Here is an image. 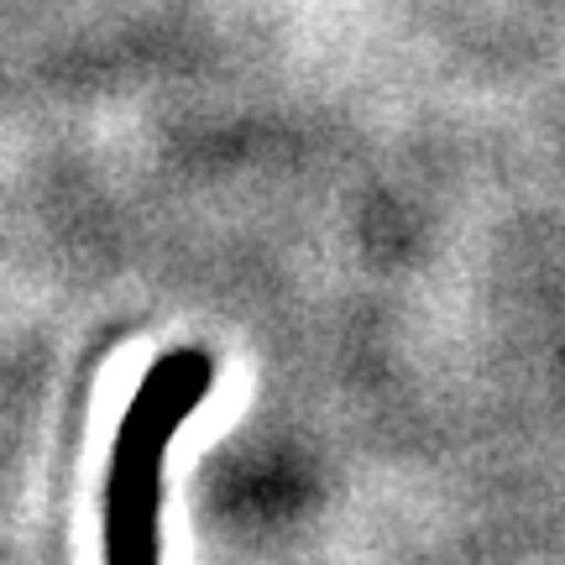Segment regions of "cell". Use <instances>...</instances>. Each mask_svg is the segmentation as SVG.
Masks as SVG:
<instances>
[{
    "label": "cell",
    "instance_id": "obj_1",
    "mask_svg": "<svg viewBox=\"0 0 565 565\" xmlns=\"http://www.w3.org/2000/svg\"><path fill=\"white\" fill-rule=\"evenodd\" d=\"M210 383L215 362L204 351H173L152 366L137 404L126 408L105 477V565H158L162 456Z\"/></svg>",
    "mask_w": 565,
    "mask_h": 565
}]
</instances>
